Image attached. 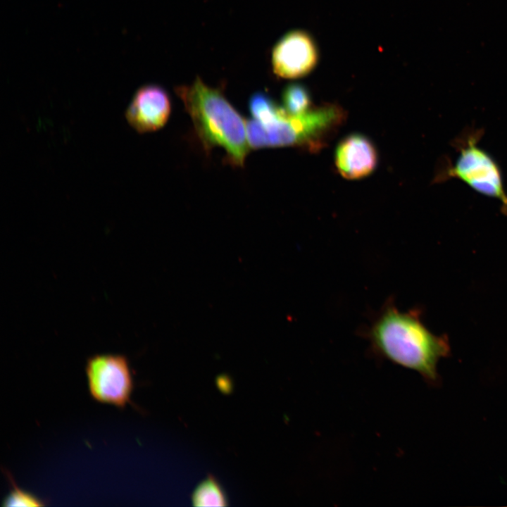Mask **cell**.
I'll use <instances>...</instances> for the list:
<instances>
[{
  "label": "cell",
  "mask_w": 507,
  "mask_h": 507,
  "mask_svg": "<svg viewBox=\"0 0 507 507\" xmlns=\"http://www.w3.org/2000/svg\"><path fill=\"white\" fill-rule=\"evenodd\" d=\"M480 136L476 130L458 139L455 162L442 170L435 180H459L477 193L497 199L507 215V193L501 170L490 154L478 145Z\"/></svg>",
  "instance_id": "277c9868"
},
{
  "label": "cell",
  "mask_w": 507,
  "mask_h": 507,
  "mask_svg": "<svg viewBox=\"0 0 507 507\" xmlns=\"http://www.w3.org/2000/svg\"><path fill=\"white\" fill-rule=\"evenodd\" d=\"M175 91L190 115L205 150L222 147L231 164L243 166L250 149L246 120L222 92L206 85L199 77L191 84L176 87Z\"/></svg>",
  "instance_id": "7a4b0ae2"
},
{
  "label": "cell",
  "mask_w": 507,
  "mask_h": 507,
  "mask_svg": "<svg viewBox=\"0 0 507 507\" xmlns=\"http://www.w3.org/2000/svg\"><path fill=\"white\" fill-rule=\"evenodd\" d=\"M85 372L89 394L95 401L120 408L131 403L134 382L125 356H92L87 361Z\"/></svg>",
  "instance_id": "5b68a950"
},
{
  "label": "cell",
  "mask_w": 507,
  "mask_h": 507,
  "mask_svg": "<svg viewBox=\"0 0 507 507\" xmlns=\"http://www.w3.org/2000/svg\"><path fill=\"white\" fill-rule=\"evenodd\" d=\"M192 501L196 506H225L228 501L224 489L211 476L197 486L192 494Z\"/></svg>",
  "instance_id": "9c48e42d"
},
{
  "label": "cell",
  "mask_w": 507,
  "mask_h": 507,
  "mask_svg": "<svg viewBox=\"0 0 507 507\" xmlns=\"http://www.w3.org/2000/svg\"><path fill=\"white\" fill-rule=\"evenodd\" d=\"M12 489L3 500L4 506H43L44 501L34 494L19 488L9 477Z\"/></svg>",
  "instance_id": "7c38bea8"
},
{
  "label": "cell",
  "mask_w": 507,
  "mask_h": 507,
  "mask_svg": "<svg viewBox=\"0 0 507 507\" xmlns=\"http://www.w3.org/2000/svg\"><path fill=\"white\" fill-rule=\"evenodd\" d=\"M364 333L377 355L430 382L437 378L438 361L450 351L446 338L430 332L418 310L402 312L393 301L384 305Z\"/></svg>",
  "instance_id": "6da1fadb"
},
{
  "label": "cell",
  "mask_w": 507,
  "mask_h": 507,
  "mask_svg": "<svg viewBox=\"0 0 507 507\" xmlns=\"http://www.w3.org/2000/svg\"><path fill=\"white\" fill-rule=\"evenodd\" d=\"M344 113L335 105L311 108L301 115H291L282 106L278 115L268 123L246 120L250 148L306 146L320 149L342 123Z\"/></svg>",
  "instance_id": "3957f363"
},
{
  "label": "cell",
  "mask_w": 507,
  "mask_h": 507,
  "mask_svg": "<svg viewBox=\"0 0 507 507\" xmlns=\"http://www.w3.org/2000/svg\"><path fill=\"white\" fill-rule=\"evenodd\" d=\"M318 52L315 41L305 31L292 30L284 35L271 54L273 73L284 79L303 77L315 67Z\"/></svg>",
  "instance_id": "8992f818"
},
{
  "label": "cell",
  "mask_w": 507,
  "mask_h": 507,
  "mask_svg": "<svg viewBox=\"0 0 507 507\" xmlns=\"http://www.w3.org/2000/svg\"><path fill=\"white\" fill-rule=\"evenodd\" d=\"M171 111L170 96L157 84H146L134 93L125 113L129 125L139 133L159 130L167 123Z\"/></svg>",
  "instance_id": "52a82bcc"
},
{
  "label": "cell",
  "mask_w": 507,
  "mask_h": 507,
  "mask_svg": "<svg viewBox=\"0 0 507 507\" xmlns=\"http://www.w3.org/2000/svg\"><path fill=\"white\" fill-rule=\"evenodd\" d=\"M283 108L291 115H301L311 108L308 89L302 84L292 83L285 87L282 94Z\"/></svg>",
  "instance_id": "30bf717a"
},
{
  "label": "cell",
  "mask_w": 507,
  "mask_h": 507,
  "mask_svg": "<svg viewBox=\"0 0 507 507\" xmlns=\"http://www.w3.org/2000/svg\"><path fill=\"white\" fill-rule=\"evenodd\" d=\"M249 108L254 119L268 123L278 115L282 106L265 93L258 92L250 97Z\"/></svg>",
  "instance_id": "8fae6325"
},
{
  "label": "cell",
  "mask_w": 507,
  "mask_h": 507,
  "mask_svg": "<svg viewBox=\"0 0 507 507\" xmlns=\"http://www.w3.org/2000/svg\"><path fill=\"white\" fill-rule=\"evenodd\" d=\"M339 173L349 180L360 179L370 175L377 163V150L365 136L353 134L338 144L334 155Z\"/></svg>",
  "instance_id": "ba28073f"
}]
</instances>
